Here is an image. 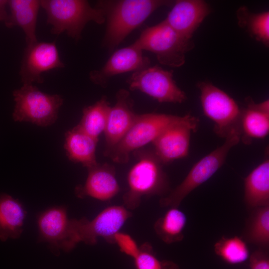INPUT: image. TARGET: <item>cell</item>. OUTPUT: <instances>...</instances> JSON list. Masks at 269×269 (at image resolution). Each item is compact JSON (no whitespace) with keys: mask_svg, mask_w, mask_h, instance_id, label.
Returning <instances> with one entry per match:
<instances>
[{"mask_svg":"<svg viewBox=\"0 0 269 269\" xmlns=\"http://www.w3.org/2000/svg\"><path fill=\"white\" fill-rule=\"evenodd\" d=\"M174 1L163 0H102L96 6L105 14L106 28L102 45L112 51L156 9L172 6Z\"/></svg>","mask_w":269,"mask_h":269,"instance_id":"6da1fadb","label":"cell"},{"mask_svg":"<svg viewBox=\"0 0 269 269\" xmlns=\"http://www.w3.org/2000/svg\"><path fill=\"white\" fill-rule=\"evenodd\" d=\"M40 6L46 13V22L51 26V33L59 35L66 32L76 41L81 38L89 22L101 24L106 20L103 9L92 7L87 0H42Z\"/></svg>","mask_w":269,"mask_h":269,"instance_id":"7a4b0ae2","label":"cell"},{"mask_svg":"<svg viewBox=\"0 0 269 269\" xmlns=\"http://www.w3.org/2000/svg\"><path fill=\"white\" fill-rule=\"evenodd\" d=\"M133 153L136 162L128 173V190L124 196L129 209L137 207L143 196L162 194L169 186L163 164L152 148H141Z\"/></svg>","mask_w":269,"mask_h":269,"instance_id":"3957f363","label":"cell"},{"mask_svg":"<svg viewBox=\"0 0 269 269\" xmlns=\"http://www.w3.org/2000/svg\"><path fill=\"white\" fill-rule=\"evenodd\" d=\"M131 215L126 207L114 205L106 208L91 220L86 218L70 219L63 251H70L80 242L94 245L99 238L113 243L115 235L120 231Z\"/></svg>","mask_w":269,"mask_h":269,"instance_id":"277c9868","label":"cell"},{"mask_svg":"<svg viewBox=\"0 0 269 269\" xmlns=\"http://www.w3.org/2000/svg\"><path fill=\"white\" fill-rule=\"evenodd\" d=\"M133 44L153 53L161 64L173 68L182 66L186 53L194 47L192 40L181 37L164 20L145 29Z\"/></svg>","mask_w":269,"mask_h":269,"instance_id":"5b68a950","label":"cell"},{"mask_svg":"<svg viewBox=\"0 0 269 269\" xmlns=\"http://www.w3.org/2000/svg\"><path fill=\"white\" fill-rule=\"evenodd\" d=\"M15 103L12 118L40 127L53 124L58 118L63 99L59 95L44 93L32 84H23L13 91Z\"/></svg>","mask_w":269,"mask_h":269,"instance_id":"8992f818","label":"cell"},{"mask_svg":"<svg viewBox=\"0 0 269 269\" xmlns=\"http://www.w3.org/2000/svg\"><path fill=\"white\" fill-rule=\"evenodd\" d=\"M240 140V133L235 131L224 143L197 162L187 176L169 194L159 201L161 207H178L193 190L207 181L224 163L230 149Z\"/></svg>","mask_w":269,"mask_h":269,"instance_id":"52a82bcc","label":"cell"},{"mask_svg":"<svg viewBox=\"0 0 269 269\" xmlns=\"http://www.w3.org/2000/svg\"><path fill=\"white\" fill-rule=\"evenodd\" d=\"M181 117L165 114H137L129 131L105 156L117 163L128 162L131 152L152 142L165 129Z\"/></svg>","mask_w":269,"mask_h":269,"instance_id":"ba28073f","label":"cell"},{"mask_svg":"<svg viewBox=\"0 0 269 269\" xmlns=\"http://www.w3.org/2000/svg\"><path fill=\"white\" fill-rule=\"evenodd\" d=\"M197 86L203 113L213 122L216 134L226 138L234 131H240L241 110L235 100L210 82H199Z\"/></svg>","mask_w":269,"mask_h":269,"instance_id":"9c48e42d","label":"cell"},{"mask_svg":"<svg viewBox=\"0 0 269 269\" xmlns=\"http://www.w3.org/2000/svg\"><path fill=\"white\" fill-rule=\"evenodd\" d=\"M131 90L139 91L161 103H181L187 98L173 79V71L155 65L134 72L127 79Z\"/></svg>","mask_w":269,"mask_h":269,"instance_id":"30bf717a","label":"cell"},{"mask_svg":"<svg viewBox=\"0 0 269 269\" xmlns=\"http://www.w3.org/2000/svg\"><path fill=\"white\" fill-rule=\"evenodd\" d=\"M198 118L188 114L165 129L152 142V148L162 164L186 157L190 135L198 128Z\"/></svg>","mask_w":269,"mask_h":269,"instance_id":"8fae6325","label":"cell"},{"mask_svg":"<svg viewBox=\"0 0 269 269\" xmlns=\"http://www.w3.org/2000/svg\"><path fill=\"white\" fill-rule=\"evenodd\" d=\"M64 66L54 41H37L24 49L19 70L21 81L22 84L42 83L44 72Z\"/></svg>","mask_w":269,"mask_h":269,"instance_id":"7c38bea8","label":"cell"},{"mask_svg":"<svg viewBox=\"0 0 269 269\" xmlns=\"http://www.w3.org/2000/svg\"><path fill=\"white\" fill-rule=\"evenodd\" d=\"M150 66V60L133 43L116 51L99 70L91 71L89 79L95 84L105 87L111 78L118 74L140 70Z\"/></svg>","mask_w":269,"mask_h":269,"instance_id":"4fadbf2b","label":"cell"},{"mask_svg":"<svg viewBox=\"0 0 269 269\" xmlns=\"http://www.w3.org/2000/svg\"><path fill=\"white\" fill-rule=\"evenodd\" d=\"M116 98V103L110 109L104 132L106 140L104 155L121 140L137 115L133 110L134 102L128 90H119Z\"/></svg>","mask_w":269,"mask_h":269,"instance_id":"5bb4252c","label":"cell"},{"mask_svg":"<svg viewBox=\"0 0 269 269\" xmlns=\"http://www.w3.org/2000/svg\"><path fill=\"white\" fill-rule=\"evenodd\" d=\"M210 12V7L204 0H178L164 21L181 37L190 40Z\"/></svg>","mask_w":269,"mask_h":269,"instance_id":"9a60e30c","label":"cell"},{"mask_svg":"<svg viewBox=\"0 0 269 269\" xmlns=\"http://www.w3.org/2000/svg\"><path fill=\"white\" fill-rule=\"evenodd\" d=\"M87 169L88 175L85 183L75 189L78 197L89 196L101 201H108L120 191L113 165L98 163Z\"/></svg>","mask_w":269,"mask_h":269,"instance_id":"2e32d148","label":"cell"},{"mask_svg":"<svg viewBox=\"0 0 269 269\" xmlns=\"http://www.w3.org/2000/svg\"><path fill=\"white\" fill-rule=\"evenodd\" d=\"M70 219L63 206L50 208L39 215L37 224L39 241L53 249L63 250L67 239Z\"/></svg>","mask_w":269,"mask_h":269,"instance_id":"e0dca14e","label":"cell"},{"mask_svg":"<svg viewBox=\"0 0 269 269\" xmlns=\"http://www.w3.org/2000/svg\"><path fill=\"white\" fill-rule=\"evenodd\" d=\"M10 14L5 23L6 26L19 27L23 30L26 45L37 42L36 23L40 0H8Z\"/></svg>","mask_w":269,"mask_h":269,"instance_id":"ac0fdd59","label":"cell"},{"mask_svg":"<svg viewBox=\"0 0 269 269\" xmlns=\"http://www.w3.org/2000/svg\"><path fill=\"white\" fill-rule=\"evenodd\" d=\"M244 182V201L249 210L269 206L268 154L265 160L245 178Z\"/></svg>","mask_w":269,"mask_h":269,"instance_id":"d6986e66","label":"cell"},{"mask_svg":"<svg viewBox=\"0 0 269 269\" xmlns=\"http://www.w3.org/2000/svg\"><path fill=\"white\" fill-rule=\"evenodd\" d=\"M98 140L76 126L65 134L64 147L67 157L71 161L80 163L87 168L96 165Z\"/></svg>","mask_w":269,"mask_h":269,"instance_id":"ffe728a7","label":"cell"},{"mask_svg":"<svg viewBox=\"0 0 269 269\" xmlns=\"http://www.w3.org/2000/svg\"><path fill=\"white\" fill-rule=\"evenodd\" d=\"M26 212L21 203L6 194H0V240L19 238Z\"/></svg>","mask_w":269,"mask_h":269,"instance_id":"44dd1931","label":"cell"},{"mask_svg":"<svg viewBox=\"0 0 269 269\" xmlns=\"http://www.w3.org/2000/svg\"><path fill=\"white\" fill-rule=\"evenodd\" d=\"M251 211L243 230L242 239L259 248L269 247V206L258 207Z\"/></svg>","mask_w":269,"mask_h":269,"instance_id":"7402d4cb","label":"cell"},{"mask_svg":"<svg viewBox=\"0 0 269 269\" xmlns=\"http://www.w3.org/2000/svg\"><path fill=\"white\" fill-rule=\"evenodd\" d=\"M187 217L178 207H170L155 223L154 229L158 237L166 244L182 241Z\"/></svg>","mask_w":269,"mask_h":269,"instance_id":"603a6c76","label":"cell"},{"mask_svg":"<svg viewBox=\"0 0 269 269\" xmlns=\"http://www.w3.org/2000/svg\"><path fill=\"white\" fill-rule=\"evenodd\" d=\"M240 140L249 144L253 139H262L269 133V114L247 108L241 110Z\"/></svg>","mask_w":269,"mask_h":269,"instance_id":"cb8c5ba5","label":"cell"},{"mask_svg":"<svg viewBox=\"0 0 269 269\" xmlns=\"http://www.w3.org/2000/svg\"><path fill=\"white\" fill-rule=\"evenodd\" d=\"M111 107L107 98L103 96L93 105L83 109L82 117L77 126L89 135L98 139L104 132Z\"/></svg>","mask_w":269,"mask_h":269,"instance_id":"d4e9b609","label":"cell"},{"mask_svg":"<svg viewBox=\"0 0 269 269\" xmlns=\"http://www.w3.org/2000/svg\"><path fill=\"white\" fill-rule=\"evenodd\" d=\"M239 25L246 28L251 35L266 46L269 44V12L254 13L246 6H241L237 12Z\"/></svg>","mask_w":269,"mask_h":269,"instance_id":"484cf974","label":"cell"},{"mask_svg":"<svg viewBox=\"0 0 269 269\" xmlns=\"http://www.w3.org/2000/svg\"><path fill=\"white\" fill-rule=\"evenodd\" d=\"M214 249L217 256L231 265L243 263L250 257L246 242L237 236L223 237L215 244Z\"/></svg>","mask_w":269,"mask_h":269,"instance_id":"4316f807","label":"cell"},{"mask_svg":"<svg viewBox=\"0 0 269 269\" xmlns=\"http://www.w3.org/2000/svg\"><path fill=\"white\" fill-rule=\"evenodd\" d=\"M134 259L136 269H162L163 262L153 255L148 245L140 247L139 252Z\"/></svg>","mask_w":269,"mask_h":269,"instance_id":"83f0119b","label":"cell"},{"mask_svg":"<svg viewBox=\"0 0 269 269\" xmlns=\"http://www.w3.org/2000/svg\"><path fill=\"white\" fill-rule=\"evenodd\" d=\"M113 243L117 245L122 253L133 259L140 250V247L130 235L120 231L115 235Z\"/></svg>","mask_w":269,"mask_h":269,"instance_id":"f1b7e54d","label":"cell"},{"mask_svg":"<svg viewBox=\"0 0 269 269\" xmlns=\"http://www.w3.org/2000/svg\"><path fill=\"white\" fill-rule=\"evenodd\" d=\"M249 269H269L268 250L259 248L249 257Z\"/></svg>","mask_w":269,"mask_h":269,"instance_id":"f546056e","label":"cell"},{"mask_svg":"<svg viewBox=\"0 0 269 269\" xmlns=\"http://www.w3.org/2000/svg\"><path fill=\"white\" fill-rule=\"evenodd\" d=\"M247 108L259 111L267 114H269V101L266 100L260 103L257 104L254 102L251 97L246 99Z\"/></svg>","mask_w":269,"mask_h":269,"instance_id":"4dcf8cb0","label":"cell"},{"mask_svg":"<svg viewBox=\"0 0 269 269\" xmlns=\"http://www.w3.org/2000/svg\"><path fill=\"white\" fill-rule=\"evenodd\" d=\"M8 5V0H0V21L7 19L8 15L6 11V6Z\"/></svg>","mask_w":269,"mask_h":269,"instance_id":"1f68e13d","label":"cell"},{"mask_svg":"<svg viewBox=\"0 0 269 269\" xmlns=\"http://www.w3.org/2000/svg\"><path fill=\"white\" fill-rule=\"evenodd\" d=\"M162 269H179L175 263L169 261H163Z\"/></svg>","mask_w":269,"mask_h":269,"instance_id":"d6a6232c","label":"cell"}]
</instances>
